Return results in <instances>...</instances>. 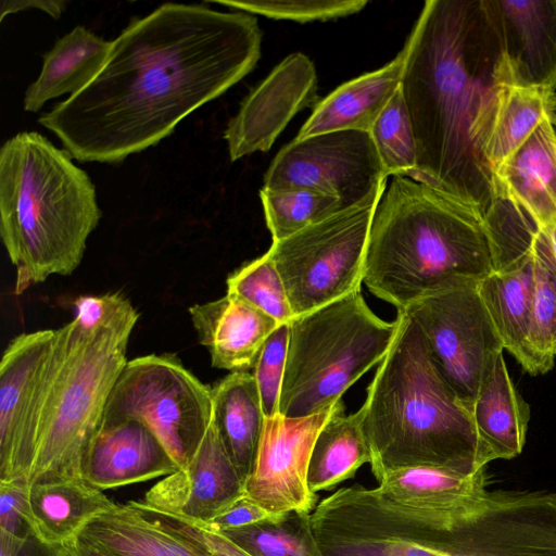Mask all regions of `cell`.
Here are the masks:
<instances>
[{"mask_svg": "<svg viewBox=\"0 0 556 556\" xmlns=\"http://www.w3.org/2000/svg\"><path fill=\"white\" fill-rule=\"evenodd\" d=\"M262 39L253 14L161 4L134 18L112 40L94 79L38 123L79 162L121 163L250 74Z\"/></svg>", "mask_w": 556, "mask_h": 556, "instance_id": "cell-1", "label": "cell"}, {"mask_svg": "<svg viewBox=\"0 0 556 556\" xmlns=\"http://www.w3.org/2000/svg\"><path fill=\"white\" fill-rule=\"evenodd\" d=\"M404 45L401 90L417 144L413 180L484 216L495 192L482 147L502 91L515 85L489 0H427Z\"/></svg>", "mask_w": 556, "mask_h": 556, "instance_id": "cell-2", "label": "cell"}, {"mask_svg": "<svg viewBox=\"0 0 556 556\" xmlns=\"http://www.w3.org/2000/svg\"><path fill=\"white\" fill-rule=\"evenodd\" d=\"M393 342L359 408L374 477L408 467H435L472 476L490 463L469 407L441 376L424 337L397 311Z\"/></svg>", "mask_w": 556, "mask_h": 556, "instance_id": "cell-3", "label": "cell"}, {"mask_svg": "<svg viewBox=\"0 0 556 556\" xmlns=\"http://www.w3.org/2000/svg\"><path fill=\"white\" fill-rule=\"evenodd\" d=\"M493 269L483 215L424 182L394 176L370 227L364 283L397 311L440 291L479 285Z\"/></svg>", "mask_w": 556, "mask_h": 556, "instance_id": "cell-4", "label": "cell"}, {"mask_svg": "<svg viewBox=\"0 0 556 556\" xmlns=\"http://www.w3.org/2000/svg\"><path fill=\"white\" fill-rule=\"evenodd\" d=\"M101 210L89 175L64 149L21 131L0 149V235L16 293L81 263Z\"/></svg>", "mask_w": 556, "mask_h": 556, "instance_id": "cell-5", "label": "cell"}, {"mask_svg": "<svg viewBox=\"0 0 556 556\" xmlns=\"http://www.w3.org/2000/svg\"><path fill=\"white\" fill-rule=\"evenodd\" d=\"M139 314L121 292L110 293L98 321L77 315L55 329L28 484L83 479L89 446L113 387L127 363Z\"/></svg>", "mask_w": 556, "mask_h": 556, "instance_id": "cell-6", "label": "cell"}, {"mask_svg": "<svg viewBox=\"0 0 556 556\" xmlns=\"http://www.w3.org/2000/svg\"><path fill=\"white\" fill-rule=\"evenodd\" d=\"M397 320L379 318L359 291L289 321L279 414L300 418L333 407L387 355Z\"/></svg>", "mask_w": 556, "mask_h": 556, "instance_id": "cell-7", "label": "cell"}, {"mask_svg": "<svg viewBox=\"0 0 556 556\" xmlns=\"http://www.w3.org/2000/svg\"><path fill=\"white\" fill-rule=\"evenodd\" d=\"M386 188L271 243L267 253L294 317L361 290L370 227Z\"/></svg>", "mask_w": 556, "mask_h": 556, "instance_id": "cell-8", "label": "cell"}, {"mask_svg": "<svg viewBox=\"0 0 556 556\" xmlns=\"http://www.w3.org/2000/svg\"><path fill=\"white\" fill-rule=\"evenodd\" d=\"M213 418L211 388L172 354L127 361L102 422L136 419L159 438L179 469L198 451Z\"/></svg>", "mask_w": 556, "mask_h": 556, "instance_id": "cell-9", "label": "cell"}, {"mask_svg": "<svg viewBox=\"0 0 556 556\" xmlns=\"http://www.w3.org/2000/svg\"><path fill=\"white\" fill-rule=\"evenodd\" d=\"M478 286L432 293L401 309L416 323L437 369L469 409L504 352Z\"/></svg>", "mask_w": 556, "mask_h": 556, "instance_id": "cell-10", "label": "cell"}, {"mask_svg": "<svg viewBox=\"0 0 556 556\" xmlns=\"http://www.w3.org/2000/svg\"><path fill=\"white\" fill-rule=\"evenodd\" d=\"M387 179L370 134L338 130L286 144L266 170L262 188L311 190L339 199L346 208L387 186Z\"/></svg>", "mask_w": 556, "mask_h": 556, "instance_id": "cell-11", "label": "cell"}, {"mask_svg": "<svg viewBox=\"0 0 556 556\" xmlns=\"http://www.w3.org/2000/svg\"><path fill=\"white\" fill-rule=\"evenodd\" d=\"M55 330L15 337L0 364V481H27L37 443ZM28 483V482H27Z\"/></svg>", "mask_w": 556, "mask_h": 556, "instance_id": "cell-12", "label": "cell"}, {"mask_svg": "<svg viewBox=\"0 0 556 556\" xmlns=\"http://www.w3.org/2000/svg\"><path fill=\"white\" fill-rule=\"evenodd\" d=\"M334 407L315 415L266 418L245 496L270 514L312 513L318 496L307 484V470L316 437Z\"/></svg>", "mask_w": 556, "mask_h": 556, "instance_id": "cell-13", "label": "cell"}, {"mask_svg": "<svg viewBox=\"0 0 556 556\" xmlns=\"http://www.w3.org/2000/svg\"><path fill=\"white\" fill-rule=\"evenodd\" d=\"M317 72L301 52L286 56L242 100L224 131L231 162L268 151L289 122L318 101Z\"/></svg>", "mask_w": 556, "mask_h": 556, "instance_id": "cell-14", "label": "cell"}, {"mask_svg": "<svg viewBox=\"0 0 556 556\" xmlns=\"http://www.w3.org/2000/svg\"><path fill=\"white\" fill-rule=\"evenodd\" d=\"M244 485L212 420L190 463L156 482L139 503L205 525L244 496Z\"/></svg>", "mask_w": 556, "mask_h": 556, "instance_id": "cell-15", "label": "cell"}, {"mask_svg": "<svg viewBox=\"0 0 556 556\" xmlns=\"http://www.w3.org/2000/svg\"><path fill=\"white\" fill-rule=\"evenodd\" d=\"M515 86L556 91V0H489Z\"/></svg>", "mask_w": 556, "mask_h": 556, "instance_id": "cell-16", "label": "cell"}, {"mask_svg": "<svg viewBox=\"0 0 556 556\" xmlns=\"http://www.w3.org/2000/svg\"><path fill=\"white\" fill-rule=\"evenodd\" d=\"M179 470L159 438L143 422H102L86 455L83 479L103 491L166 477Z\"/></svg>", "mask_w": 556, "mask_h": 556, "instance_id": "cell-17", "label": "cell"}, {"mask_svg": "<svg viewBox=\"0 0 556 556\" xmlns=\"http://www.w3.org/2000/svg\"><path fill=\"white\" fill-rule=\"evenodd\" d=\"M200 343L219 369L247 371L275 329V318L238 295L225 296L189 307Z\"/></svg>", "mask_w": 556, "mask_h": 556, "instance_id": "cell-18", "label": "cell"}, {"mask_svg": "<svg viewBox=\"0 0 556 556\" xmlns=\"http://www.w3.org/2000/svg\"><path fill=\"white\" fill-rule=\"evenodd\" d=\"M492 175L495 198L514 202L545 229L556 226V135L549 117Z\"/></svg>", "mask_w": 556, "mask_h": 556, "instance_id": "cell-19", "label": "cell"}, {"mask_svg": "<svg viewBox=\"0 0 556 556\" xmlns=\"http://www.w3.org/2000/svg\"><path fill=\"white\" fill-rule=\"evenodd\" d=\"M406 55L404 45L384 66L342 84L319 100L295 138L338 130L369 132L401 86Z\"/></svg>", "mask_w": 556, "mask_h": 556, "instance_id": "cell-20", "label": "cell"}, {"mask_svg": "<svg viewBox=\"0 0 556 556\" xmlns=\"http://www.w3.org/2000/svg\"><path fill=\"white\" fill-rule=\"evenodd\" d=\"M480 443L490 462L522 452L530 407L517 392L501 353L470 406Z\"/></svg>", "mask_w": 556, "mask_h": 556, "instance_id": "cell-21", "label": "cell"}, {"mask_svg": "<svg viewBox=\"0 0 556 556\" xmlns=\"http://www.w3.org/2000/svg\"><path fill=\"white\" fill-rule=\"evenodd\" d=\"M111 46L112 41L81 25L58 39L43 54L39 76L25 91L24 110L37 113L51 99L81 91L100 73Z\"/></svg>", "mask_w": 556, "mask_h": 556, "instance_id": "cell-22", "label": "cell"}, {"mask_svg": "<svg viewBox=\"0 0 556 556\" xmlns=\"http://www.w3.org/2000/svg\"><path fill=\"white\" fill-rule=\"evenodd\" d=\"M211 391L212 420L245 482L255 463L266 419L255 378L248 371L230 372Z\"/></svg>", "mask_w": 556, "mask_h": 556, "instance_id": "cell-23", "label": "cell"}, {"mask_svg": "<svg viewBox=\"0 0 556 556\" xmlns=\"http://www.w3.org/2000/svg\"><path fill=\"white\" fill-rule=\"evenodd\" d=\"M28 502L37 535L53 545L78 536L90 520L117 505L84 479L30 483Z\"/></svg>", "mask_w": 556, "mask_h": 556, "instance_id": "cell-24", "label": "cell"}, {"mask_svg": "<svg viewBox=\"0 0 556 556\" xmlns=\"http://www.w3.org/2000/svg\"><path fill=\"white\" fill-rule=\"evenodd\" d=\"M78 536L114 556H212L161 528L130 502L94 517Z\"/></svg>", "mask_w": 556, "mask_h": 556, "instance_id": "cell-25", "label": "cell"}, {"mask_svg": "<svg viewBox=\"0 0 556 556\" xmlns=\"http://www.w3.org/2000/svg\"><path fill=\"white\" fill-rule=\"evenodd\" d=\"M340 400L318 432L311 453L307 484L313 493L331 490L351 479L371 454L358 409L345 415Z\"/></svg>", "mask_w": 556, "mask_h": 556, "instance_id": "cell-26", "label": "cell"}, {"mask_svg": "<svg viewBox=\"0 0 556 556\" xmlns=\"http://www.w3.org/2000/svg\"><path fill=\"white\" fill-rule=\"evenodd\" d=\"M375 488L384 500L414 507H446L485 490L483 470L466 476L435 467H408L384 473Z\"/></svg>", "mask_w": 556, "mask_h": 556, "instance_id": "cell-27", "label": "cell"}, {"mask_svg": "<svg viewBox=\"0 0 556 556\" xmlns=\"http://www.w3.org/2000/svg\"><path fill=\"white\" fill-rule=\"evenodd\" d=\"M531 249L534 291L528 351L531 375L548 371L556 358V254L548 229L536 226Z\"/></svg>", "mask_w": 556, "mask_h": 556, "instance_id": "cell-28", "label": "cell"}, {"mask_svg": "<svg viewBox=\"0 0 556 556\" xmlns=\"http://www.w3.org/2000/svg\"><path fill=\"white\" fill-rule=\"evenodd\" d=\"M552 92L521 86L506 87L498 99L482 155L491 172L517 150L548 117Z\"/></svg>", "mask_w": 556, "mask_h": 556, "instance_id": "cell-29", "label": "cell"}, {"mask_svg": "<svg viewBox=\"0 0 556 556\" xmlns=\"http://www.w3.org/2000/svg\"><path fill=\"white\" fill-rule=\"evenodd\" d=\"M219 533L250 556H323L307 511L291 510Z\"/></svg>", "mask_w": 556, "mask_h": 556, "instance_id": "cell-30", "label": "cell"}, {"mask_svg": "<svg viewBox=\"0 0 556 556\" xmlns=\"http://www.w3.org/2000/svg\"><path fill=\"white\" fill-rule=\"evenodd\" d=\"M260 198L273 242L283 240L345 208L337 198L304 189L262 188Z\"/></svg>", "mask_w": 556, "mask_h": 556, "instance_id": "cell-31", "label": "cell"}, {"mask_svg": "<svg viewBox=\"0 0 556 556\" xmlns=\"http://www.w3.org/2000/svg\"><path fill=\"white\" fill-rule=\"evenodd\" d=\"M369 134L387 177L413 179L417 165V144L401 86Z\"/></svg>", "mask_w": 556, "mask_h": 556, "instance_id": "cell-32", "label": "cell"}, {"mask_svg": "<svg viewBox=\"0 0 556 556\" xmlns=\"http://www.w3.org/2000/svg\"><path fill=\"white\" fill-rule=\"evenodd\" d=\"M226 282L227 293L240 296L279 324L294 317L282 279L267 252L235 270Z\"/></svg>", "mask_w": 556, "mask_h": 556, "instance_id": "cell-33", "label": "cell"}, {"mask_svg": "<svg viewBox=\"0 0 556 556\" xmlns=\"http://www.w3.org/2000/svg\"><path fill=\"white\" fill-rule=\"evenodd\" d=\"M212 2L253 15L298 23L325 22L344 17L358 13L368 4L366 0H216Z\"/></svg>", "mask_w": 556, "mask_h": 556, "instance_id": "cell-34", "label": "cell"}, {"mask_svg": "<svg viewBox=\"0 0 556 556\" xmlns=\"http://www.w3.org/2000/svg\"><path fill=\"white\" fill-rule=\"evenodd\" d=\"M289 340V323L279 325L264 343L254 365V378L258 388L266 418L279 414L281 384L286 369Z\"/></svg>", "mask_w": 556, "mask_h": 556, "instance_id": "cell-35", "label": "cell"}, {"mask_svg": "<svg viewBox=\"0 0 556 556\" xmlns=\"http://www.w3.org/2000/svg\"><path fill=\"white\" fill-rule=\"evenodd\" d=\"M150 517L157 526L195 544L212 556H250L219 532L201 525L155 510Z\"/></svg>", "mask_w": 556, "mask_h": 556, "instance_id": "cell-36", "label": "cell"}, {"mask_svg": "<svg viewBox=\"0 0 556 556\" xmlns=\"http://www.w3.org/2000/svg\"><path fill=\"white\" fill-rule=\"evenodd\" d=\"M0 532L16 538L37 535L30 516L27 481H0Z\"/></svg>", "mask_w": 556, "mask_h": 556, "instance_id": "cell-37", "label": "cell"}, {"mask_svg": "<svg viewBox=\"0 0 556 556\" xmlns=\"http://www.w3.org/2000/svg\"><path fill=\"white\" fill-rule=\"evenodd\" d=\"M273 516L274 514L244 495L211 521L201 526L222 532L257 523Z\"/></svg>", "mask_w": 556, "mask_h": 556, "instance_id": "cell-38", "label": "cell"}, {"mask_svg": "<svg viewBox=\"0 0 556 556\" xmlns=\"http://www.w3.org/2000/svg\"><path fill=\"white\" fill-rule=\"evenodd\" d=\"M0 556H63L62 545H53L37 535L16 538L0 532Z\"/></svg>", "mask_w": 556, "mask_h": 556, "instance_id": "cell-39", "label": "cell"}, {"mask_svg": "<svg viewBox=\"0 0 556 556\" xmlns=\"http://www.w3.org/2000/svg\"><path fill=\"white\" fill-rule=\"evenodd\" d=\"M67 2L64 0H7L0 4V21L7 15L26 11V10H40L58 20L65 11Z\"/></svg>", "mask_w": 556, "mask_h": 556, "instance_id": "cell-40", "label": "cell"}, {"mask_svg": "<svg viewBox=\"0 0 556 556\" xmlns=\"http://www.w3.org/2000/svg\"><path fill=\"white\" fill-rule=\"evenodd\" d=\"M63 556H114L106 551L76 536L62 545Z\"/></svg>", "mask_w": 556, "mask_h": 556, "instance_id": "cell-41", "label": "cell"}, {"mask_svg": "<svg viewBox=\"0 0 556 556\" xmlns=\"http://www.w3.org/2000/svg\"><path fill=\"white\" fill-rule=\"evenodd\" d=\"M548 117L556 135V91L552 93L549 99Z\"/></svg>", "mask_w": 556, "mask_h": 556, "instance_id": "cell-42", "label": "cell"}, {"mask_svg": "<svg viewBox=\"0 0 556 556\" xmlns=\"http://www.w3.org/2000/svg\"><path fill=\"white\" fill-rule=\"evenodd\" d=\"M548 231H549L553 249L556 254V226L552 229H548Z\"/></svg>", "mask_w": 556, "mask_h": 556, "instance_id": "cell-43", "label": "cell"}]
</instances>
